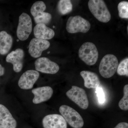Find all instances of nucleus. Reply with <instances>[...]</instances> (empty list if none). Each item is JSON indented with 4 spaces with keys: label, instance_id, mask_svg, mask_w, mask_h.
<instances>
[{
    "label": "nucleus",
    "instance_id": "nucleus-1",
    "mask_svg": "<svg viewBox=\"0 0 128 128\" xmlns=\"http://www.w3.org/2000/svg\"><path fill=\"white\" fill-rule=\"evenodd\" d=\"M88 6L92 14L99 22L106 23L110 21L111 14L104 1L90 0L88 2Z\"/></svg>",
    "mask_w": 128,
    "mask_h": 128
},
{
    "label": "nucleus",
    "instance_id": "nucleus-2",
    "mask_svg": "<svg viewBox=\"0 0 128 128\" xmlns=\"http://www.w3.org/2000/svg\"><path fill=\"white\" fill-rule=\"evenodd\" d=\"M78 55L80 58L86 64L94 65L98 60V50L94 44L86 42L80 47Z\"/></svg>",
    "mask_w": 128,
    "mask_h": 128
},
{
    "label": "nucleus",
    "instance_id": "nucleus-3",
    "mask_svg": "<svg viewBox=\"0 0 128 128\" xmlns=\"http://www.w3.org/2000/svg\"><path fill=\"white\" fill-rule=\"evenodd\" d=\"M118 65V60L115 56L106 54L103 57L100 62L99 73L104 78H110L114 75Z\"/></svg>",
    "mask_w": 128,
    "mask_h": 128
},
{
    "label": "nucleus",
    "instance_id": "nucleus-4",
    "mask_svg": "<svg viewBox=\"0 0 128 128\" xmlns=\"http://www.w3.org/2000/svg\"><path fill=\"white\" fill-rule=\"evenodd\" d=\"M60 114L66 122L73 128H81L84 124L81 116L72 108L66 105H62L60 108Z\"/></svg>",
    "mask_w": 128,
    "mask_h": 128
},
{
    "label": "nucleus",
    "instance_id": "nucleus-5",
    "mask_svg": "<svg viewBox=\"0 0 128 128\" xmlns=\"http://www.w3.org/2000/svg\"><path fill=\"white\" fill-rule=\"evenodd\" d=\"M90 27L89 21L79 16L70 17L66 24V31L70 34L79 32L86 33L89 31Z\"/></svg>",
    "mask_w": 128,
    "mask_h": 128
},
{
    "label": "nucleus",
    "instance_id": "nucleus-6",
    "mask_svg": "<svg viewBox=\"0 0 128 128\" xmlns=\"http://www.w3.org/2000/svg\"><path fill=\"white\" fill-rule=\"evenodd\" d=\"M32 29V18L28 14L23 12L19 16L17 28V36L21 41H25L28 38Z\"/></svg>",
    "mask_w": 128,
    "mask_h": 128
},
{
    "label": "nucleus",
    "instance_id": "nucleus-7",
    "mask_svg": "<svg viewBox=\"0 0 128 128\" xmlns=\"http://www.w3.org/2000/svg\"><path fill=\"white\" fill-rule=\"evenodd\" d=\"M66 95L72 101L83 109H87L89 102L85 90L76 86H73L66 92Z\"/></svg>",
    "mask_w": 128,
    "mask_h": 128
},
{
    "label": "nucleus",
    "instance_id": "nucleus-8",
    "mask_svg": "<svg viewBox=\"0 0 128 128\" xmlns=\"http://www.w3.org/2000/svg\"><path fill=\"white\" fill-rule=\"evenodd\" d=\"M36 71L46 74H55L59 70L58 64L46 57L38 58L34 62Z\"/></svg>",
    "mask_w": 128,
    "mask_h": 128
},
{
    "label": "nucleus",
    "instance_id": "nucleus-9",
    "mask_svg": "<svg viewBox=\"0 0 128 128\" xmlns=\"http://www.w3.org/2000/svg\"><path fill=\"white\" fill-rule=\"evenodd\" d=\"M39 72L36 70H27L23 73L18 80V86L21 89L24 90L32 89L39 78Z\"/></svg>",
    "mask_w": 128,
    "mask_h": 128
},
{
    "label": "nucleus",
    "instance_id": "nucleus-10",
    "mask_svg": "<svg viewBox=\"0 0 128 128\" xmlns=\"http://www.w3.org/2000/svg\"><path fill=\"white\" fill-rule=\"evenodd\" d=\"M50 45V42L48 40L33 38L28 45V53L33 58H39L43 51L48 49Z\"/></svg>",
    "mask_w": 128,
    "mask_h": 128
},
{
    "label": "nucleus",
    "instance_id": "nucleus-11",
    "mask_svg": "<svg viewBox=\"0 0 128 128\" xmlns=\"http://www.w3.org/2000/svg\"><path fill=\"white\" fill-rule=\"evenodd\" d=\"M24 55L23 50L18 48L12 51L6 56V62L12 64L13 70L16 73L20 72L22 70Z\"/></svg>",
    "mask_w": 128,
    "mask_h": 128
},
{
    "label": "nucleus",
    "instance_id": "nucleus-12",
    "mask_svg": "<svg viewBox=\"0 0 128 128\" xmlns=\"http://www.w3.org/2000/svg\"><path fill=\"white\" fill-rule=\"evenodd\" d=\"M44 128H67V124L62 115L57 114H49L42 120Z\"/></svg>",
    "mask_w": 128,
    "mask_h": 128
},
{
    "label": "nucleus",
    "instance_id": "nucleus-13",
    "mask_svg": "<svg viewBox=\"0 0 128 128\" xmlns=\"http://www.w3.org/2000/svg\"><path fill=\"white\" fill-rule=\"evenodd\" d=\"M32 92L34 95L33 102L38 104L50 99L52 96L53 90L50 86H43L32 89Z\"/></svg>",
    "mask_w": 128,
    "mask_h": 128
},
{
    "label": "nucleus",
    "instance_id": "nucleus-14",
    "mask_svg": "<svg viewBox=\"0 0 128 128\" xmlns=\"http://www.w3.org/2000/svg\"><path fill=\"white\" fill-rule=\"evenodd\" d=\"M0 124L6 128H16L17 122L7 108L0 104Z\"/></svg>",
    "mask_w": 128,
    "mask_h": 128
},
{
    "label": "nucleus",
    "instance_id": "nucleus-15",
    "mask_svg": "<svg viewBox=\"0 0 128 128\" xmlns=\"http://www.w3.org/2000/svg\"><path fill=\"white\" fill-rule=\"evenodd\" d=\"M34 33L36 38L46 40L52 39L55 35L54 30L43 24H37L34 26Z\"/></svg>",
    "mask_w": 128,
    "mask_h": 128
},
{
    "label": "nucleus",
    "instance_id": "nucleus-16",
    "mask_svg": "<svg viewBox=\"0 0 128 128\" xmlns=\"http://www.w3.org/2000/svg\"><path fill=\"white\" fill-rule=\"evenodd\" d=\"M80 74L84 80V86L86 88L96 89L100 84L98 76L94 72L83 70Z\"/></svg>",
    "mask_w": 128,
    "mask_h": 128
},
{
    "label": "nucleus",
    "instance_id": "nucleus-17",
    "mask_svg": "<svg viewBox=\"0 0 128 128\" xmlns=\"http://www.w3.org/2000/svg\"><path fill=\"white\" fill-rule=\"evenodd\" d=\"M13 43V38L10 34L4 31L0 32V54L5 55L9 52Z\"/></svg>",
    "mask_w": 128,
    "mask_h": 128
},
{
    "label": "nucleus",
    "instance_id": "nucleus-18",
    "mask_svg": "<svg viewBox=\"0 0 128 128\" xmlns=\"http://www.w3.org/2000/svg\"><path fill=\"white\" fill-rule=\"evenodd\" d=\"M57 8L61 15H66L72 11L73 5L70 0H60L58 2Z\"/></svg>",
    "mask_w": 128,
    "mask_h": 128
},
{
    "label": "nucleus",
    "instance_id": "nucleus-19",
    "mask_svg": "<svg viewBox=\"0 0 128 128\" xmlns=\"http://www.w3.org/2000/svg\"><path fill=\"white\" fill-rule=\"evenodd\" d=\"M46 6L44 2L38 1L34 3L30 9V12L34 18L39 16L46 10Z\"/></svg>",
    "mask_w": 128,
    "mask_h": 128
},
{
    "label": "nucleus",
    "instance_id": "nucleus-20",
    "mask_svg": "<svg viewBox=\"0 0 128 128\" xmlns=\"http://www.w3.org/2000/svg\"><path fill=\"white\" fill-rule=\"evenodd\" d=\"M52 18V15L50 13L44 12L42 14L34 18V22L37 24H43L46 25L50 22Z\"/></svg>",
    "mask_w": 128,
    "mask_h": 128
},
{
    "label": "nucleus",
    "instance_id": "nucleus-21",
    "mask_svg": "<svg viewBox=\"0 0 128 128\" xmlns=\"http://www.w3.org/2000/svg\"><path fill=\"white\" fill-rule=\"evenodd\" d=\"M120 108L123 110H128V85L126 84L124 88L123 97L118 103Z\"/></svg>",
    "mask_w": 128,
    "mask_h": 128
},
{
    "label": "nucleus",
    "instance_id": "nucleus-22",
    "mask_svg": "<svg viewBox=\"0 0 128 128\" xmlns=\"http://www.w3.org/2000/svg\"><path fill=\"white\" fill-rule=\"evenodd\" d=\"M118 15L122 18H128V2L122 1L120 2L118 5Z\"/></svg>",
    "mask_w": 128,
    "mask_h": 128
},
{
    "label": "nucleus",
    "instance_id": "nucleus-23",
    "mask_svg": "<svg viewBox=\"0 0 128 128\" xmlns=\"http://www.w3.org/2000/svg\"><path fill=\"white\" fill-rule=\"evenodd\" d=\"M128 58H126L121 61L118 66L117 73L120 76H128Z\"/></svg>",
    "mask_w": 128,
    "mask_h": 128
},
{
    "label": "nucleus",
    "instance_id": "nucleus-24",
    "mask_svg": "<svg viewBox=\"0 0 128 128\" xmlns=\"http://www.w3.org/2000/svg\"><path fill=\"white\" fill-rule=\"evenodd\" d=\"M96 92L99 102L101 104L104 103L105 101V96L102 88L100 87L96 88Z\"/></svg>",
    "mask_w": 128,
    "mask_h": 128
},
{
    "label": "nucleus",
    "instance_id": "nucleus-25",
    "mask_svg": "<svg viewBox=\"0 0 128 128\" xmlns=\"http://www.w3.org/2000/svg\"><path fill=\"white\" fill-rule=\"evenodd\" d=\"M114 128H128V124L124 122L120 123Z\"/></svg>",
    "mask_w": 128,
    "mask_h": 128
},
{
    "label": "nucleus",
    "instance_id": "nucleus-26",
    "mask_svg": "<svg viewBox=\"0 0 128 128\" xmlns=\"http://www.w3.org/2000/svg\"><path fill=\"white\" fill-rule=\"evenodd\" d=\"M4 68L0 64V76H3L4 74Z\"/></svg>",
    "mask_w": 128,
    "mask_h": 128
},
{
    "label": "nucleus",
    "instance_id": "nucleus-27",
    "mask_svg": "<svg viewBox=\"0 0 128 128\" xmlns=\"http://www.w3.org/2000/svg\"><path fill=\"white\" fill-rule=\"evenodd\" d=\"M0 128H6L4 127H3V126H2V125H0Z\"/></svg>",
    "mask_w": 128,
    "mask_h": 128
}]
</instances>
